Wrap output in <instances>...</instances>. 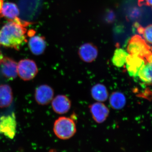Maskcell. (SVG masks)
Masks as SVG:
<instances>
[{
	"mask_svg": "<svg viewBox=\"0 0 152 152\" xmlns=\"http://www.w3.org/2000/svg\"><path fill=\"white\" fill-rule=\"evenodd\" d=\"M4 4V0H0V18L2 17V10Z\"/></svg>",
	"mask_w": 152,
	"mask_h": 152,
	"instance_id": "44dd1931",
	"label": "cell"
},
{
	"mask_svg": "<svg viewBox=\"0 0 152 152\" xmlns=\"http://www.w3.org/2000/svg\"><path fill=\"white\" fill-rule=\"evenodd\" d=\"M53 132L58 138L62 140L71 139L77 132L75 123L72 119L61 117L55 121Z\"/></svg>",
	"mask_w": 152,
	"mask_h": 152,
	"instance_id": "7a4b0ae2",
	"label": "cell"
},
{
	"mask_svg": "<svg viewBox=\"0 0 152 152\" xmlns=\"http://www.w3.org/2000/svg\"><path fill=\"white\" fill-rule=\"evenodd\" d=\"M145 61L138 77L145 83L152 85V53L145 58Z\"/></svg>",
	"mask_w": 152,
	"mask_h": 152,
	"instance_id": "4fadbf2b",
	"label": "cell"
},
{
	"mask_svg": "<svg viewBox=\"0 0 152 152\" xmlns=\"http://www.w3.org/2000/svg\"><path fill=\"white\" fill-rule=\"evenodd\" d=\"M71 105L70 100L65 95H58L52 101V108L57 114L66 113L70 109Z\"/></svg>",
	"mask_w": 152,
	"mask_h": 152,
	"instance_id": "8fae6325",
	"label": "cell"
},
{
	"mask_svg": "<svg viewBox=\"0 0 152 152\" xmlns=\"http://www.w3.org/2000/svg\"><path fill=\"white\" fill-rule=\"evenodd\" d=\"M29 25L30 23L18 18L9 20L0 29V47L18 50L27 41L26 27Z\"/></svg>",
	"mask_w": 152,
	"mask_h": 152,
	"instance_id": "6da1fadb",
	"label": "cell"
},
{
	"mask_svg": "<svg viewBox=\"0 0 152 152\" xmlns=\"http://www.w3.org/2000/svg\"><path fill=\"white\" fill-rule=\"evenodd\" d=\"M109 101L112 108L117 110L123 109L125 107L126 102L125 95L118 91L112 93L110 96Z\"/></svg>",
	"mask_w": 152,
	"mask_h": 152,
	"instance_id": "e0dca14e",
	"label": "cell"
},
{
	"mask_svg": "<svg viewBox=\"0 0 152 152\" xmlns=\"http://www.w3.org/2000/svg\"><path fill=\"white\" fill-rule=\"evenodd\" d=\"M46 42L43 37L34 36L30 37L28 46L33 54L39 56L43 53L46 48Z\"/></svg>",
	"mask_w": 152,
	"mask_h": 152,
	"instance_id": "7c38bea8",
	"label": "cell"
},
{
	"mask_svg": "<svg viewBox=\"0 0 152 152\" xmlns=\"http://www.w3.org/2000/svg\"><path fill=\"white\" fill-rule=\"evenodd\" d=\"M128 55L127 52L123 49L118 48L116 49L112 59L113 64L117 67L123 66L126 64V59Z\"/></svg>",
	"mask_w": 152,
	"mask_h": 152,
	"instance_id": "ac0fdd59",
	"label": "cell"
},
{
	"mask_svg": "<svg viewBox=\"0 0 152 152\" xmlns=\"http://www.w3.org/2000/svg\"><path fill=\"white\" fill-rule=\"evenodd\" d=\"M127 51L129 54L138 56L144 59L152 53L151 47L139 35H135L130 39Z\"/></svg>",
	"mask_w": 152,
	"mask_h": 152,
	"instance_id": "3957f363",
	"label": "cell"
},
{
	"mask_svg": "<svg viewBox=\"0 0 152 152\" xmlns=\"http://www.w3.org/2000/svg\"><path fill=\"white\" fill-rule=\"evenodd\" d=\"M138 4L140 6H148L152 9V0H139Z\"/></svg>",
	"mask_w": 152,
	"mask_h": 152,
	"instance_id": "ffe728a7",
	"label": "cell"
},
{
	"mask_svg": "<svg viewBox=\"0 0 152 152\" xmlns=\"http://www.w3.org/2000/svg\"><path fill=\"white\" fill-rule=\"evenodd\" d=\"M2 17L10 20H14L18 17L20 11L18 6L15 3H4L2 10Z\"/></svg>",
	"mask_w": 152,
	"mask_h": 152,
	"instance_id": "2e32d148",
	"label": "cell"
},
{
	"mask_svg": "<svg viewBox=\"0 0 152 152\" xmlns=\"http://www.w3.org/2000/svg\"><path fill=\"white\" fill-rule=\"evenodd\" d=\"M135 26L138 33L142 35L144 40L148 43L152 45V24L145 28L143 27L138 23L136 24Z\"/></svg>",
	"mask_w": 152,
	"mask_h": 152,
	"instance_id": "d6986e66",
	"label": "cell"
},
{
	"mask_svg": "<svg viewBox=\"0 0 152 152\" xmlns=\"http://www.w3.org/2000/svg\"><path fill=\"white\" fill-rule=\"evenodd\" d=\"M145 59L141 57L129 54L126 59V67L129 75L132 77H137L139 71L145 64Z\"/></svg>",
	"mask_w": 152,
	"mask_h": 152,
	"instance_id": "30bf717a",
	"label": "cell"
},
{
	"mask_svg": "<svg viewBox=\"0 0 152 152\" xmlns=\"http://www.w3.org/2000/svg\"><path fill=\"white\" fill-rule=\"evenodd\" d=\"M92 97L98 102L107 101L108 98L109 93L107 88L102 84H97L92 88L91 90Z\"/></svg>",
	"mask_w": 152,
	"mask_h": 152,
	"instance_id": "9a60e30c",
	"label": "cell"
},
{
	"mask_svg": "<svg viewBox=\"0 0 152 152\" xmlns=\"http://www.w3.org/2000/svg\"><path fill=\"white\" fill-rule=\"evenodd\" d=\"M78 55L80 58L86 63H91L97 58V48L91 43L82 45L79 48Z\"/></svg>",
	"mask_w": 152,
	"mask_h": 152,
	"instance_id": "9c48e42d",
	"label": "cell"
},
{
	"mask_svg": "<svg viewBox=\"0 0 152 152\" xmlns=\"http://www.w3.org/2000/svg\"><path fill=\"white\" fill-rule=\"evenodd\" d=\"M0 72L5 78L13 80L18 75V63L0 50Z\"/></svg>",
	"mask_w": 152,
	"mask_h": 152,
	"instance_id": "5b68a950",
	"label": "cell"
},
{
	"mask_svg": "<svg viewBox=\"0 0 152 152\" xmlns=\"http://www.w3.org/2000/svg\"><path fill=\"white\" fill-rule=\"evenodd\" d=\"M89 109L93 119L98 124L104 123L110 113L108 108L101 102L92 104L89 106Z\"/></svg>",
	"mask_w": 152,
	"mask_h": 152,
	"instance_id": "ba28073f",
	"label": "cell"
},
{
	"mask_svg": "<svg viewBox=\"0 0 152 152\" xmlns=\"http://www.w3.org/2000/svg\"><path fill=\"white\" fill-rule=\"evenodd\" d=\"M17 123L14 113L0 118V134L13 139L16 135Z\"/></svg>",
	"mask_w": 152,
	"mask_h": 152,
	"instance_id": "8992f818",
	"label": "cell"
},
{
	"mask_svg": "<svg viewBox=\"0 0 152 152\" xmlns=\"http://www.w3.org/2000/svg\"><path fill=\"white\" fill-rule=\"evenodd\" d=\"M38 72L37 66L33 60L25 59L21 60L18 64V75L23 80H32Z\"/></svg>",
	"mask_w": 152,
	"mask_h": 152,
	"instance_id": "277c9868",
	"label": "cell"
},
{
	"mask_svg": "<svg viewBox=\"0 0 152 152\" xmlns=\"http://www.w3.org/2000/svg\"><path fill=\"white\" fill-rule=\"evenodd\" d=\"M54 92L49 86L42 85L38 87L35 93V99L39 104L46 105L51 102L53 99Z\"/></svg>",
	"mask_w": 152,
	"mask_h": 152,
	"instance_id": "52a82bcc",
	"label": "cell"
},
{
	"mask_svg": "<svg viewBox=\"0 0 152 152\" xmlns=\"http://www.w3.org/2000/svg\"><path fill=\"white\" fill-rule=\"evenodd\" d=\"M49 152H57L56 150L54 149H52L49 151Z\"/></svg>",
	"mask_w": 152,
	"mask_h": 152,
	"instance_id": "7402d4cb",
	"label": "cell"
},
{
	"mask_svg": "<svg viewBox=\"0 0 152 152\" xmlns=\"http://www.w3.org/2000/svg\"><path fill=\"white\" fill-rule=\"evenodd\" d=\"M12 91L8 85H0V108L8 107L13 102Z\"/></svg>",
	"mask_w": 152,
	"mask_h": 152,
	"instance_id": "5bb4252c",
	"label": "cell"
}]
</instances>
